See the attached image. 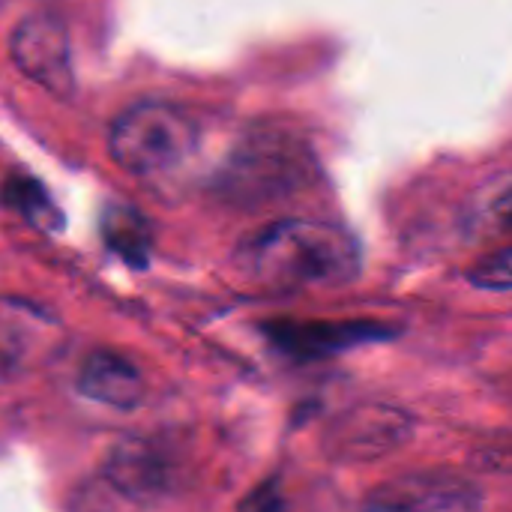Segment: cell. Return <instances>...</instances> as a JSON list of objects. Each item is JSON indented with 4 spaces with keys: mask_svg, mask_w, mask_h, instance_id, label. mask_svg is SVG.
<instances>
[{
    "mask_svg": "<svg viewBox=\"0 0 512 512\" xmlns=\"http://www.w3.org/2000/svg\"><path fill=\"white\" fill-rule=\"evenodd\" d=\"M480 492L453 474H408L384 483L360 512H480Z\"/></svg>",
    "mask_w": 512,
    "mask_h": 512,
    "instance_id": "52a82bcc",
    "label": "cell"
},
{
    "mask_svg": "<svg viewBox=\"0 0 512 512\" xmlns=\"http://www.w3.org/2000/svg\"><path fill=\"white\" fill-rule=\"evenodd\" d=\"M492 213H495V222H498V225H504V228H510L512 231V189H507V192L495 201Z\"/></svg>",
    "mask_w": 512,
    "mask_h": 512,
    "instance_id": "8fae6325",
    "label": "cell"
},
{
    "mask_svg": "<svg viewBox=\"0 0 512 512\" xmlns=\"http://www.w3.org/2000/svg\"><path fill=\"white\" fill-rule=\"evenodd\" d=\"M9 57L24 78H30L54 99L75 96L69 30L54 12H33L21 18L9 36Z\"/></svg>",
    "mask_w": 512,
    "mask_h": 512,
    "instance_id": "3957f363",
    "label": "cell"
},
{
    "mask_svg": "<svg viewBox=\"0 0 512 512\" xmlns=\"http://www.w3.org/2000/svg\"><path fill=\"white\" fill-rule=\"evenodd\" d=\"M201 132L189 111L147 99L129 105L108 132L111 159L132 177L162 180L180 171L198 150Z\"/></svg>",
    "mask_w": 512,
    "mask_h": 512,
    "instance_id": "7a4b0ae2",
    "label": "cell"
},
{
    "mask_svg": "<svg viewBox=\"0 0 512 512\" xmlns=\"http://www.w3.org/2000/svg\"><path fill=\"white\" fill-rule=\"evenodd\" d=\"M357 240L330 222L279 219L237 249L240 273L273 294L333 291L360 273Z\"/></svg>",
    "mask_w": 512,
    "mask_h": 512,
    "instance_id": "6da1fadb",
    "label": "cell"
},
{
    "mask_svg": "<svg viewBox=\"0 0 512 512\" xmlns=\"http://www.w3.org/2000/svg\"><path fill=\"white\" fill-rule=\"evenodd\" d=\"M105 480L123 498L138 504L162 501L177 486V465L165 447L150 438H123L105 459Z\"/></svg>",
    "mask_w": 512,
    "mask_h": 512,
    "instance_id": "8992f818",
    "label": "cell"
},
{
    "mask_svg": "<svg viewBox=\"0 0 512 512\" xmlns=\"http://www.w3.org/2000/svg\"><path fill=\"white\" fill-rule=\"evenodd\" d=\"M303 168L306 159L294 141L276 132H258L237 147L225 180L228 189L243 198H270L276 189H288Z\"/></svg>",
    "mask_w": 512,
    "mask_h": 512,
    "instance_id": "277c9868",
    "label": "cell"
},
{
    "mask_svg": "<svg viewBox=\"0 0 512 512\" xmlns=\"http://www.w3.org/2000/svg\"><path fill=\"white\" fill-rule=\"evenodd\" d=\"M60 345L63 327L48 309L18 297H0V378L48 363Z\"/></svg>",
    "mask_w": 512,
    "mask_h": 512,
    "instance_id": "5b68a950",
    "label": "cell"
},
{
    "mask_svg": "<svg viewBox=\"0 0 512 512\" xmlns=\"http://www.w3.org/2000/svg\"><path fill=\"white\" fill-rule=\"evenodd\" d=\"M411 435V420L393 405H363L351 411L336 429L333 444L345 459H381L402 447Z\"/></svg>",
    "mask_w": 512,
    "mask_h": 512,
    "instance_id": "ba28073f",
    "label": "cell"
},
{
    "mask_svg": "<svg viewBox=\"0 0 512 512\" xmlns=\"http://www.w3.org/2000/svg\"><path fill=\"white\" fill-rule=\"evenodd\" d=\"M468 279L483 291H512V246L483 258Z\"/></svg>",
    "mask_w": 512,
    "mask_h": 512,
    "instance_id": "30bf717a",
    "label": "cell"
},
{
    "mask_svg": "<svg viewBox=\"0 0 512 512\" xmlns=\"http://www.w3.org/2000/svg\"><path fill=\"white\" fill-rule=\"evenodd\" d=\"M75 387L84 399L114 411H135L147 396L144 372L114 351L90 354L78 369Z\"/></svg>",
    "mask_w": 512,
    "mask_h": 512,
    "instance_id": "9c48e42d",
    "label": "cell"
}]
</instances>
